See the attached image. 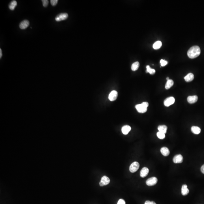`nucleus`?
Instances as JSON below:
<instances>
[{"instance_id":"obj_1","label":"nucleus","mask_w":204,"mask_h":204,"mask_svg":"<svg viewBox=\"0 0 204 204\" xmlns=\"http://www.w3.org/2000/svg\"><path fill=\"white\" fill-rule=\"evenodd\" d=\"M201 53V50L198 46H194L191 47L187 52L188 57L191 59H194L197 57Z\"/></svg>"},{"instance_id":"obj_2","label":"nucleus","mask_w":204,"mask_h":204,"mask_svg":"<svg viewBox=\"0 0 204 204\" xmlns=\"http://www.w3.org/2000/svg\"><path fill=\"white\" fill-rule=\"evenodd\" d=\"M149 103L144 102L141 104H137L135 106V108L137 111L140 113H145L147 111V107H148Z\"/></svg>"},{"instance_id":"obj_3","label":"nucleus","mask_w":204,"mask_h":204,"mask_svg":"<svg viewBox=\"0 0 204 204\" xmlns=\"http://www.w3.org/2000/svg\"><path fill=\"white\" fill-rule=\"evenodd\" d=\"M140 164L137 162H134L130 166L129 170L132 173H134L139 169Z\"/></svg>"},{"instance_id":"obj_4","label":"nucleus","mask_w":204,"mask_h":204,"mask_svg":"<svg viewBox=\"0 0 204 204\" xmlns=\"http://www.w3.org/2000/svg\"><path fill=\"white\" fill-rule=\"evenodd\" d=\"M68 14L67 13H62L59 14L56 16L55 20L57 22H60L67 19L68 18Z\"/></svg>"},{"instance_id":"obj_5","label":"nucleus","mask_w":204,"mask_h":204,"mask_svg":"<svg viewBox=\"0 0 204 204\" xmlns=\"http://www.w3.org/2000/svg\"><path fill=\"white\" fill-rule=\"evenodd\" d=\"M175 102V99L173 97H169L166 98V99L164 100V104L165 106L169 107L170 106V105L174 104Z\"/></svg>"},{"instance_id":"obj_6","label":"nucleus","mask_w":204,"mask_h":204,"mask_svg":"<svg viewBox=\"0 0 204 204\" xmlns=\"http://www.w3.org/2000/svg\"><path fill=\"white\" fill-rule=\"evenodd\" d=\"M157 182V178L155 177H152L147 180L146 184L148 186H153L156 185Z\"/></svg>"},{"instance_id":"obj_7","label":"nucleus","mask_w":204,"mask_h":204,"mask_svg":"<svg viewBox=\"0 0 204 204\" xmlns=\"http://www.w3.org/2000/svg\"><path fill=\"white\" fill-rule=\"evenodd\" d=\"M110 182V180L109 178L106 176H104L101 179V181L99 183V185L101 186L107 185L109 184Z\"/></svg>"},{"instance_id":"obj_8","label":"nucleus","mask_w":204,"mask_h":204,"mask_svg":"<svg viewBox=\"0 0 204 204\" xmlns=\"http://www.w3.org/2000/svg\"><path fill=\"white\" fill-rule=\"evenodd\" d=\"M173 161L175 163H181L183 161V158L181 154H178L174 157Z\"/></svg>"},{"instance_id":"obj_9","label":"nucleus","mask_w":204,"mask_h":204,"mask_svg":"<svg viewBox=\"0 0 204 204\" xmlns=\"http://www.w3.org/2000/svg\"><path fill=\"white\" fill-rule=\"evenodd\" d=\"M118 94L117 91L113 90L111 91L108 96V99L111 101H113L117 99Z\"/></svg>"},{"instance_id":"obj_10","label":"nucleus","mask_w":204,"mask_h":204,"mask_svg":"<svg viewBox=\"0 0 204 204\" xmlns=\"http://www.w3.org/2000/svg\"><path fill=\"white\" fill-rule=\"evenodd\" d=\"M30 25V22L28 20H24L20 22L19 24V27L20 29L22 30L26 29Z\"/></svg>"},{"instance_id":"obj_11","label":"nucleus","mask_w":204,"mask_h":204,"mask_svg":"<svg viewBox=\"0 0 204 204\" xmlns=\"http://www.w3.org/2000/svg\"><path fill=\"white\" fill-rule=\"evenodd\" d=\"M198 99V97L196 95L194 96H190L187 98V101L189 103L194 104L196 103Z\"/></svg>"},{"instance_id":"obj_12","label":"nucleus","mask_w":204,"mask_h":204,"mask_svg":"<svg viewBox=\"0 0 204 204\" xmlns=\"http://www.w3.org/2000/svg\"><path fill=\"white\" fill-rule=\"evenodd\" d=\"M149 172V170L146 167H144L141 170L140 175L142 178H144L147 176Z\"/></svg>"},{"instance_id":"obj_13","label":"nucleus","mask_w":204,"mask_h":204,"mask_svg":"<svg viewBox=\"0 0 204 204\" xmlns=\"http://www.w3.org/2000/svg\"><path fill=\"white\" fill-rule=\"evenodd\" d=\"M131 130V128L129 125H125L123 126L121 129L122 133L124 135H127Z\"/></svg>"},{"instance_id":"obj_14","label":"nucleus","mask_w":204,"mask_h":204,"mask_svg":"<svg viewBox=\"0 0 204 204\" xmlns=\"http://www.w3.org/2000/svg\"><path fill=\"white\" fill-rule=\"evenodd\" d=\"M189 189L187 188V185H183L181 188V194L182 195L184 196L186 195L189 194Z\"/></svg>"},{"instance_id":"obj_15","label":"nucleus","mask_w":204,"mask_h":204,"mask_svg":"<svg viewBox=\"0 0 204 204\" xmlns=\"http://www.w3.org/2000/svg\"><path fill=\"white\" fill-rule=\"evenodd\" d=\"M161 152L163 156L167 157L170 154V151L169 149L166 147H163L161 148Z\"/></svg>"},{"instance_id":"obj_16","label":"nucleus","mask_w":204,"mask_h":204,"mask_svg":"<svg viewBox=\"0 0 204 204\" xmlns=\"http://www.w3.org/2000/svg\"><path fill=\"white\" fill-rule=\"evenodd\" d=\"M194 75L192 73H189L186 76H185L184 79H185L186 81L187 82H189L192 81V80H193L194 79Z\"/></svg>"},{"instance_id":"obj_17","label":"nucleus","mask_w":204,"mask_h":204,"mask_svg":"<svg viewBox=\"0 0 204 204\" xmlns=\"http://www.w3.org/2000/svg\"><path fill=\"white\" fill-rule=\"evenodd\" d=\"M191 131L192 133H194V134H199L200 132H201V129L200 127H198L197 126H192L191 127Z\"/></svg>"},{"instance_id":"obj_18","label":"nucleus","mask_w":204,"mask_h":204,"mask_svg":"<svg viewBox=\"0 0 204 204\" xmlns=\"http://www.w3.org/2000/svg\"><path fill=\"white\" fill-rule=\"evenodd\" d=\"M158 129L159 132H160L165 134V133H166V132H167L168 127H167V126L166 125H159V127H158Z\"/></svg>"},{"instance_id":"obj_19","label":"nucleus","mask_w":204,"mask_h":204,"mask_svg":"<svg viewBox=\"0 0 204 204\" xmlns=\"http://www.w3.org/2000/svg\"><path fill=\"white\" fill-rule=\"evenodd\" d=\"M174 82L172 80H167L166 85H165V89H169L173 86Z\"/></svg>"},{"instance_id":"obj_20","label":"nucleus","mask_w":204,"mask_h":204,"mask_svg":"<svg viewBox=\"0 0 204 204\" xmlns=\"http://www.w3.org/2000/svg\"><path fill=\"white\" fill-rule=\"evenodd\" d=\"M17 5V2L16 0H13L9 3V8L11 10H14Z\"/></svg>"},{"instance_id":"obj_21","label":"nucleus","mask_w":204,"mask_h":204,"mask_svg":"<svg viewBox=\"0 0 204 204\" xmlns=\"http://www.w3.org/2000/svg\"><path fill=\"white\" fill-rule=\"evenodd\" d=\"M162 45V43L160 41H157L153 44V47L155 50H157L161 47Z\"/></svg>"},{"instance_id":"obj_22","label":"nucleus","mask_w":204,"mask_h":204,"mask_svg":"<svg viewBox=\"0 0 204 204\" xmlns=\"http://www.w3.org/2000/svg\"><path fill=\"white\" fill-rule=\"evenodd\" d=\"M140 66V63L138 62H136L132 64L131 66V69L133 71H136L138 69Z\"/></svg>"},{"instance_id":"obj_23","label":"nucleus","mask_w":204,"mask_h":204,"mask_svg":"<svg viewBox=\"0 0 204 204\" xmlns=\"http://www.w3.org/2000/svg\"><path fill=\"white\" fill-rule=\"evenodd\" d=\"M146 69L147 73H149L151 75H153V74L155 73V70L151 68L149 65H147L146 66Z\"/></svg>"},{"instance_id":"obj_24","label":"nucleus","mask_w":204,"mask_h":204,"mask_svg":"<svg viewBox=\"0 0 204 204\" xmlns=\"http://www.w3.org/2000/svg\"><path fill=\"white\" fill-rule=\"evenodd\" d=\"M157 136L160 139H163L165 138V135L164 133L159 132L157 133Z\"/></svg>"},{"instance_id":"obj_25","label":"nucleus","mask_w":204,"mask_h":204,"mask_svg":"<svg viewBox=\"0 0 204 204\" xmlns=\"http://www.w3.org/2000/svg\"><path fill=\"white\" fill-rule=\"evenodd\" d=\"M160 64L161 66L164 67L168 64V61L164 60L163 59H161L160 61Z\"/></svg>"},{"instance_id":"obj_26","label":"nucleus","mask_w":204,"mask_h":204,"mask_svg":"<svg viewBox=\"0 0 204 204\" xmlns=\"http://www.w3.org/2000/svg\"><path fill=\"white\" fill-rule=\"evenodd\" d=\"M58 1V0H51L50 3H51V5L52 6H55L57 5Z\"/></svg>"},{"instance_id":"obj_27","label":"nucleus","mask_w":204,"mask_h":204,"mask_svg":"<svg viewBox=\"0 0 204 204\" xmlns=\"http://www.w3.org/2000/svg\"><path fill=\"white\" fill-rule=\"evenodd\" d=\"M42 1L43 2V5L44 7H47L48 6V2H49L48 0H42Z\"/></svg>"},{"instance_id":"obj_28","label":"nucleus","mask_w":204,"mask_h":204,"mask_svg":"<svg viewBox=\"0 0 204 204\" xmlns=\"http://www.w3.org/2000/svg\"><path fill=\"white\" fill-rule=\"evenodd\" d=\"M117 204H125V203L124 200L121 199L119 200Z\"/></svg>"},{"instance_id":"obj_29","label":"nucleus","mask_w":204,"mask_h":204,"mask_svg":"<svg viewBox=\"0 0 204 204\" xmlns=\"http://www.w3.org/2000/svg\"><path fill=\"white\" fill-rule=\"evenodd\" d=\"M144 204H157L155 202L153 201L151 202L150 201H146L145 202Z\"/></svg>"},{"instance_id":"obj_30","label":"nucleus","mask_w":204,"mask_h":204,"mask_svg":"<svg viewBox=\"0 0 204 204\" xmlns=\"http://www.w3.org/2000/svg\"><path fill=\"white\" fill-rule=\"evenodd\" d=\"M201 171L202 173L204 174V164L203 165L201 168Z\"/></svg>"},{"instance_id":"obj_31","label":"nucleus","mask_w":204,"mask_h":204,"mask_svg":"<svg viewBox=\"0 0 204 204\" xmlns=\"http://www.w3.org/2000/svg\"><path fill=\"white\" fill-rule=\"evenodd\" d=\"M2 56V50L1 49H0V58H1Z\"/></svg>"},{"instance_id":"obj_32","label":"nucleus","mask_w":204,"mask_h":204,"mask_svg":"<svg viewBox=\"0 0 204 204\" xmlns=\"http://www.w3.org/2000/svg\"><path fill=\"white\" fill-rule=\"evenodd\" d=\"M166 80H170L169 77H167V78H166Z\"/></svg>"}]
</instances>
